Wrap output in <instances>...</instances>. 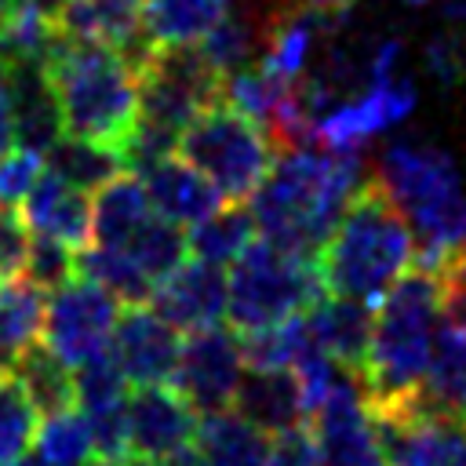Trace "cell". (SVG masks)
Wrapping results in <instances>:
<instances>
[{"mask_svg":"<svg viewBox=\"0 0 466 466\" xmlns=\"http://www.w3.org/2000/svg\"><path fill=\"white\" fill-rule=\"evenodd\" d=\"M368 182L364 160L357 149H309L291 146L273 157L262 186L251 193V215L258 237L317 255L328 233L335 229L339 215L346 211L350 197Z\"/></svg>","mask_w":466,"mask_h":466,"instance_id":"obj_1","label":"cell"},{"mask_svg":"<svg viewBox=\"0 0 466 466\" xmlns=\"http://www.w3.org/2000/svg\"><path fill=\"white\" fill-rule=\"evenodd\" d=\"M379 302L357 386L371 411H390L415 400L426 386L433 335L444 313L441 277L437 269L411 262Z\"/></svg>","mask_w":466,"mask_h":466,"instance_id":"obj_2","label":"cell"},{"mask_svg":"<svg viewBox=\"0 0 466 466\" xmlns=\"http://www.w3.org/2000/svg\"><path fill=\"white\" fill-rule=\"evenodd\" d=\"M411 262V222L393 200V193L382 186V178L368 175V182L350 197L346 211L317 251L324 288L371 306Z\"/></svg>","mask_w":466,"mask_h":466,"instance_id":"obj_3","label":"cell"},{"mask_svg":"<svg viewBox=\"0 0 466 466\" xmlns=\"http://www.w3.org/2000/svg\"><path fill=\"white\" fill-rule=\"evenodd\" d=\"M44 69L62 109V127L120 149L138 124L135 66L116 47L58 40L44 58Z\"/></svg>","mask_w":466,"mask_h":466,"instance_id":"obj_4","label":"cell"},{"mask_svg":"<svg viewBox=\"0 0 466 466\" xmlns=\"http://www.w3.org/2000/svg\"><path fill=\"white\" fill-rule=\"evenodd\" d=\"M379 178L419 233L415 262L430 266L466 244V189L444 149L393 142L379 160Z\"/></svg>","mask_w":466,"mask_h":466,"instance_id":"obj_5","label":"cell"},{"mask_svg":"<svg viewBox=\"0 0 466 466\" xmlns=\"http://www.w3.org/2000/svg\"><path fill=\"white\" fill-rule=\"evenodd\" d=\"M229 266L226 317L237 331L280 324L295 313H306L328 291L317 269V255L280 248L266 237H255Z\"/></svg>","mask_w":466,"mask_h":466,"instance_id":"obj_6","label":"cell"},{"mask_svg":"<svg viewBox=\"0 0 466 466\" xmlns=\"http://www.w3.org/2000/svg\"><path fill=\"white\" fill-rule=\"evenodd\" d=\"M175 153L200 167L215 182L222 200H251V193L273 167L277 146L262 124H255L222 98L178 131Z\"/></svg>","mask_w":466,"mask_h":466,"instance_id":"obj_7","label":"cell"},{"mask_svg":"<svg viewBox=\"0 0 466 466\" xmlns=\"http://www.w3.org/2000/svg\"><path fill=\"white\" fill-rule=\"evenodd\" d=\"M138 73V116L167 131H182L197 113L222 102L226 76L204 58L200 44H153Z\"/></svg>","mask_w":466,"mask_h":466,"instance_id":"obj_8","label":"cell"},{"mask_svg":"<svg viewBox=\"0 0 466 466\" xmlns=\"http://www.w3.org/2000/svg\"><path fill=\"white\" fill-rule=\"evenodd\" d=\"M120 317V299L98 280L73 273L58 288H51L47 317H44V346L58 353L69 368L109 350L113 328Z\"/></svg>","mask_w":466,"mask_h":466,"instance_id":"obj_9","label":"cell"},{"mask_svg":"<svg viewBox=\"0 0 466 466\" xmlns=\"http://www.w3.org/2000/svg\"><path fill=\"white\" fill-rule=\"evenodd\" d=\"M386 466H466V419L437 408L426 390L390 411H371Z\"/></svg>","mask_w":466,"mask_h":466,"instance_id":"obj_10","label":"cell"},{"mask_svg":"<svg viewBox=\"0 0 466 466\" xmlns=\"http://www.w3.org/2000/svg\"><path fill=\"white\" fill-rule=\"evenodd\" d=\"M244 353L237 328H226L222 320L211 328H197L182 339L178 364L171 382L189 397V404L208 415L233 404V393L244 379Z\"/></svg>","mask_w":466,"mask_h":466,"instance_id":"obj_11","label":"cell"},{"mask_svg":"<svg viewBox=\"0 0 466 466\" xmlns=\"http://www.w3.org/2000/svg\"><path fill=\"white\" fill-rule=\"evenodd\" d=\"M200 411L178 386L149 382L127 393V462L153 466L197 441Z\"/></svg>","mask_w":466,"mask_h":466,"instance_id":"obj_12","label":"cell"},{"mask_svg":"<svg viewBox=\"0 0 466 466\" xmlns=\"http://www.w3.org/2000/svg\"><path fill=\"white\" fill-rule=\"evenodd\" d=\"M309 430L320 451V466H386L379 426L350 371L317 404Z\"/></svg>","mask_w":466,"mask_h":466,"instance_id":"obj_13","label":"cell"},{"mask_svg":"<svg viewBox=\"0 0 466 466\" xmlns=\"http://www.w3.org/2000/svg\"><path fill=\"white\" fill-rule=\"evenodd\" d=\"M415 98L419 95H415L411 80H400V76L368 80V91H360L350 102H335L324 116H317L313 142L320 149H335V153L357 149L371 135L400 124L415 109Z\"/></svg>","mask_w":466,"mask_h":466,"instance_id":"obj_14","label":"cell"},{"mask_svg":"<svg viewBox=\"0 0 466 466\" xmlns=\"http://www.w3.org/2000/svg\"><path fill=\"white\" fill-rule=\"evenodd\" d=\"M178 328L153 306V302H124L109 353L127 375L131 386H149V382H171L175 364H178Z\"/></svg>","mask_w":466,"mask_h":466,"instance_id":"obj_15","label":"cell"},{"mask_svg":"<svg viewBox=\"0 0 466 466\" xmlns=\"http://www.w3.org/2000/svg\"><path fill=\"white\" fill-rule=\"evenodd\" d=\"M149 302L178 328V331H197L211 328L226 317L229 306V273L218 262H204L186 255L167 277L153 284Z\"/></svg>","mask_w":466,"mask_h":466,"instance_id":"obj_16","label":"cell"},{"mask_svg":"<svg viewBox=\"0 0 466 466\" xmlns=\"http://www.w3.org/2000/svg\"><path fill=\"white\" fill-rule=\"evenodd\" d=\"M142 4L146 0H66L51 22L62 40L106 44L138 66L153 47L142 33Z\"/></svg>","mask_w":466,"mask_h":466,"instance_id":"obj_17","label":"cell"},{"mask_svg":"<svg viewBox=\"0 0 466 466\" xmlns=\"http://www.w3.org/2000/svg\"><path fill=\"white\" fill-rule=\"evenodd\" d=\"M229 408L266 437L309 426V404L295 368H248Z\"/></svg>","mask_w":466,"mask_h":466,"instance_id":"obj_18","label":"cell"},{"mask_svg":"<svg viewBox=\"0 0 466 466\" xmlns=\"http://www.w3.org/2000/svg\"><path fill=\"white\" fill-rule=\"evenodd\" d=\"M302 324H306L309 342L357 379L364 353H368V342H371V324H375L368 302L331 291V295H320L302 313Z\"/></svg>","mask_w":466,"mask_h":466,"instance_id":"obj_19","label":"cell"},{"mask_svg":"<svg viewBox=\"0 0 466 466\" xmlns=\"http://www.w3.org/2000/svg\"><path fill=\"white\" fill-rule=\"evenodd\" d=\"M11 95V120H15V142L29 146L36 153H47V146L66 131L62 127V109L51 87V76L44 62H11L0 66Z\"/></svg>","mask_w":466,"mask_h":466,"instance_id":"obj_20","label":"cell"},{"mask_svg":"<svg viewBox=\"0 0 466 466\" xmlns=\"http://www.w3.org/2000/svg\"><path fill=\"white\" fill-rule=\"evenodd\" d=\"M138 178L146 182L153 211L164 215L167 222L182 226V229L197 226L200 218H208L222 204V193L215 189V182L178 153H167L164 160L146 167Z\"/></svg>","mask_w":466,"mask_h":466,"instance_id":"obj_21","label":"cell"},{"mask_svg":"<svg viewBox=\"0 0 466 466\" xmlns=\"http://www.w3.org/2000/svg\"><path fill=\"white\" fill-rule=\"evenodd\" d=\"M25 208V222L33 233L55 237L62 244H69L73 251L87 248L91 237V204L84 197V189L62 182L55 171H40V178L33 182V189L22 200Z\"/></svg>","mask_w":466,"mask_h":466,"instance_id":"obj_22","label":"cell"},{"mask_svg":"<svg viewBox=\"0 0 466 466\" xmlns=\"http://www.w3.org/2000/svg\"><path fill=\"white\" fill-rule=\"evenodd\" d=\"M47 288L29 273L4 277L0 284V371H11L36 342H44Z\"/></svg>","mask_w":466,"mask_h":466,"instance_id":"obj_23","label":"cell"},{"mask_svg":"<svg viewBox=\"0 0 466 466\" xmlns=\"http://www.w3.org/2000/svg\"><path fill=\"white\" fill-rule=\"evenodd\" d=\"M153 204L146 193V182L131 171L113 175L106 186L95 189V204H91V233L102 248H120L127 244L149 218H153Z\"/></svg>","mask_w":466,"mask_h":466,"instance_id":"obj_24","label":"cell"},{"mask_svg":"<svg viewBox=\"0 0 466 466\" xmlns=\"http://www.w3.org/2000/svg\"><path fill=\"white\" fill-rule=\"evenodd\" d=\"M197 451L208 466H266L269 437L233 408L208 411L197 426Z\"/></svg>","mask_w":466,"mask_h":466,"instance_id":"obj_25","label":"cell"},{"mask_svg":"<svg viewBox=\"0 0 466 466\" xmlns=\"http://www.w3.org/2000/svg\"><path fill=\"white\" fill-rule=\"evenodd\" d=\"M229 7L233 0H146L142 33L149 44H200Z\"/></svg>","mask_w":466,"mask_h":466,"instance_id":"obj_26","label":"cell"},{"mask_svg":"<svg viewBox=\"0 0 466 466\" xmlns=\"http://www.w3.org/2000/svg\"><path fill=\"white\" fill-rule=\"evenodd\" d=\"M255 237H258V226H255L248 200H226L208 218L186 229L189 255L204 262H218V266H229Z\"/></svg>","mask_w":466,"mask_h":466,"instance_id":"obj_27","label":"cell"},{"mask_svg":"<svg viewBox=\"0 0 466 466\" xmlns=\"http://www.w3.org/2000/svg\"><path fill=\"white\" fill-rule=\"evenodd\" d=\"M422 390L437 408L466 419V324L462 320L448 317L437 324Z\"/></svg>","mask_w":466,"mask_h":466,"instance_id":"obj_28","label":"cell"},{"mask_svg":"<svg viewBox=\"0 0 466 466\" xmlns=\"http://www.w3.org/2000/svg\"><path fill=\"white\" fill-rule=\"evenodd\" d=\"M44 167L55 171L62 182L84 189V193L106 186L113 175L124 171L120 153H116L113 146H102V142H95V138H80V135H69V131H62V135L47 146Z\"/></svg>","mask_w":466,"mask_h":466,"instance_id":"obj_29","label":"cell"},{"mask_svg":"<svg viewBox=\"0 0 466 466\" xmlns=\"http://www.w3.org/2000/svg\"><path fill=\"white\" fill-rule=\"evenodd\" d=\"M11 371L22 379V386L33 397V404H36L40 415H51V411H62V408H73L76 404L73 368L58 353H51L44 342H36Z\"/></svg>","mask_w":466,"mask_h":466,"instance_id":"obj_30","label":"cell"},{"mask_svg":"<svg viewBox=\"0 0 466 466\" xmlns=\"http://www.w3.org/2000/svg\"><path fill=\"white\" fill-rule=\"evenodd\" d=\"M33 455L44 466H84L87 459H95L87 415L76 404L44 415V422L36 426V437H33Z\"/></svg>","mask_w":466,"mask_h":466,"instance_id":"obj_31","label":"cell"},{"mask_svg":"<svg viewBox=\"0 0 466 466\" xmlns=\"http://www.w3.org/2000/svg\"><path fill=\"white\" fill-rule=\"evenodd\" d=\"M262 22H266V18H255L248 7H237V4H233V7L222 15V22L200 36L204 58H208L222 76H229L233 69L248 66L251 55H255V47L262 51Z\"/></svg>","mask_w":466,"mask_h":466,"instance_id":"obj_32","label":"cell"},{"mask_svg":"<svg viewBox=\"0 0 466 466\" xmlns=\"http://www.w3.org/2000/svg\"><path fill=\"white\" fill-rule=\"evenodd\" d=\"M36 415L40 411L22 379L15 371H0V466H11L33 451Z\"/></svg>","mask_w":466,"mask_h":466,"instance_id":"obj_33","label":"cell"},{"mask_svg":"<svg viewBox=\"0 0 466 466\" xmlns=\"http://www.w3.org/2000/svg\"><path fill=\"white\" fill-rule=\"evenodd\" d=\"M25 273L40 284V288H58L62 280H69L76 273V251L55 237L36 233L29 240V258H25Z\"/></svg>","mask_w":466,"mask_h":466,"instance_id":"obj_34","label":"cell"},{"mask_svg":"<svg viewBox=\"0 0 466 466\" xmlns=\"http://www.w3.org/2000/svg\"><path fill=\"white\" fill-rule=\"evenodd\" d=\"M40 171H44V153L29 146H15L0 153V208H18L33 189V182L40 178Z\"/></svg>","mask_w":466,"mask_h":466,"instance_id":"obj_35","label":"cell"},{"mask_svg":"<svg viewBox=\"0 0 466 466\" xmlns=\"http://www.w3.org/2000/svg\"><path fill=\"white\" fill-rule=\"evenodd\" d=\"M426 266V262H422ZM430 269H437L441 277V302H444V313L451 320H462L466 324V244L451 248L444 258L430 262Z\"/></svg>","mask_w":466,"mask_h":466,"instance_id":"obj_36","label":"cell"},{"mask_svg":"<svg viewBox=\"0 0 466 466\" xmlns=\"http://www.w3.org/2000/svg\"><path fill=\"white\" fill-rule=\"evenodd\" d=\"M29 222L15 208H0V280L25 273L29 258Z\"/></svg>","mask_w":466,"mask_h":466,"instance_id":"obj_37","label":"cell"},{"mask_svg":"<svg viewBox=\"0 0 466 466\" xmlns=\"http://www.w3.org/2000/svg\"><path fill=\"white\" fill-rule=\"evenodd\" d=\"M266 466H320V451H317L313 430L309 426H299V430H288V433L269 437Z\"/></svg>","mask_w":466,"mask_h":466,"instance_id":"obj_38","label":"cell"},{"mask_svg":"<svg viewBox=\"0 0 466 466\" xmlns=\"http://www.w3.org/2000/svg\"><path fill=\"white\" fill-rule=\"evenodd\" d=\"M426 66L441 84H455L462 76V55L451 40H433L426 47Z\"/></svg>","mask_w":466,"mask_h":466,"instance_id":"obj_39","label":"cell"},{"mask_svg":"<svg viewBox=\"0 0 466 466\" xmlns=\"http://www.w3.org/2000/svg\"><path fill=\"white\" fill-rule=\"evenodd\" d=\"M15 146V120H11V95H7V80L0 69V153H7Z\"/></svg>","mask_w":466,"mask_h":466,"instance_id":"obj_40","label":"cell"},{"mask_svg":"<svg viewBox=\"0 0 466 466\" xmlns=\"http://www.w3.org/2000/svg\"><path fill=\"white\" fill-rule=\"evenodd\" d=\"M153 466H208V462H204V455L197 451V444H189V448H182V451H175V455H167V459H160V462H153Z\"/></svg>","mask_w":466,"mask_h":466,"instance_id":"obj_41","label":"cell"},{"mask_svg":"<svg viewBox=\"0 0 466 466\" xmlns=\"http://www.w3.org/2000/svg\"><path fill=\"white\" fill-rule=\"evenodd\" d=\"M299 7H313V11H331V15H339L342 7H350L353 0H295Z\"/></svg>","mask_w":466,"mask_h":466,"instance_id":"obj_42","label":"cell"},{"mask_svg":"<svg viewBox=\"0 0 466 466\" xmlns=\"http://www.w3.org/2000/svg\"><path fill=\"white\" fill-rule=\"evenodd\" d=\"M18 7H22V0H0V33H4V25L18 15Z\"/></svg>","mask_w":466,"mask_h":466,"instance_id":"obj_43","label":"cell"},{"mask_svg":"<svg viewBox=\"0 0 466 466\" xmlns=\"http://www.w3.org/2000/svg\"><path fill=\"white\" fill-rule=\"evenodd\" d=\"M29 4H33L36 11H44L47 18H55V15L62 11V4H66V0H29Z\"/></svg>","mask_w":466,"mask_h":466,"instance_id":"obj_44","label":"cell"},{"mask_svg":"<svg viewBox=\"0 0 466 466\" xmlns=\"http://www.w3.org/2000/svg\"><path fill=\"white\" fill-rule=\"evenodd\" d=\"M444 15H448V18H455V22H466V0H448Z\"/></svg>","mask_w":466,"mask_h":466,"instance_id":"obj_45","label":"cell"},{"mask_svg":"<svg viewBox=\"0 0 466 466\" xmlns=\"http://www.w3.org/2000/svg\"><path fill=\"white\" fill-rule=\"evenodd\" d=\"M84 466H131V462H120V459H102V455H95V459H87Z\"/></svg>","mask_w":466,"mask_h":466,"instance_id":"obj_46","label":"cell"},{"mask_svg":"<svg viewBox=\"0 0 466 466\" xmlns=\"http://www.w3.org/2000/svg\"><path fill=\"white\" fill-rule=\"evenodd\" d=\"M404 4H411V7H422V4H430V0H404Z\"/></svg>","mask_w":466,"mask_h":466,"instance_id":"obj_47","label":"cell"}]
</instances>
